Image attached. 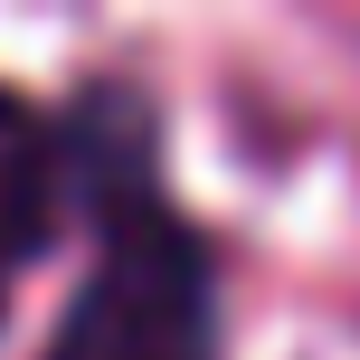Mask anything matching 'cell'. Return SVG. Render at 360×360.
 <instances>
[{"label":"cell","instance_id":"6da1fadb","mask_svg":"<svg viewBox=\"0 0 360 360\" xmlns=\"http://www.w3.org/2000/svg\"><path fill=\"white\" fill-rule=\"evenodd\" d=\"M105 256L76 285L48 360H218V294H209V247L190 218L162 209V190L133 209L95 218Z\"/></svg>","mask_w":360,"mask_h":360},{"label":"cell","instance_id":"7a4b0ae2","mask_svg":"<svg viewBox=\"0 0 360 360\" xmlns=\"http://www.w3.org/2000/svg\"><path fill=\"white\" fill-rule=\"evenodd\" d=\"M67 218V152L57 124H38L10 86H0V266L38 256Z\"/></svg>","mask_w":360,"mask_h":360}]
</instances>
